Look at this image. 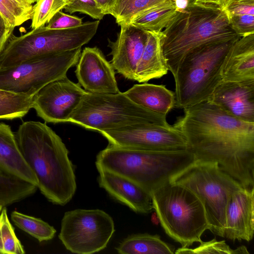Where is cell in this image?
I'll use <instances>...</instances> for the list:
<instances>
[{
	"label": "cell",
	"instance_id": "7c38bea8",
	"mask_svg": "<svg viewBox=\"0 0 254 254\" xmlns=\"http://www.w3.org/2000/svg\"><path fill=\"white\" fill-rule=\"evenodd\" d=\"M114 145L146 150L188 149L183 133L172 126L145 125L100 132Z\"/></svg>",
	"mask_w": 254,
	"mask_h": 254
},
{
	"label": "cell",
	"instance_id": "9c48e42d",
	"mask_svg": "<svg viewBox=\"0 0 254 254\" xmlns=\"http://www.w3.org/2000/svg\"><path fill=\"white\" fill-rule=\"evenodd\" d=\"M100 21H87L64 29L43 26L16 36L12 33L0 55V67L50 54L72 50L88 43L96 34Z\"/></svg>",
	"mask_w": 254,
	"mask_h": 254
},
{
	"label": "cell",
	"instance_id": "4316f807",
	"mask_svg": "<svg viewBox=\"0 0 254 254\" xmlns=\"http://www.w3.org/2000/svg\"><path fill=\"white\" fill-rule=\"evenodd\" d=\"M174 0H117L110 14L119 25L129 24L137 15Z\"/></svg>",
	"mask_w": 254,
	"mask_h": 254
},
{
	"label": "cell",
	"instance_id": "52a82bcc",
	"mask_svg": "<svg viewBox=\"0 0 254 254\" xmlns=\"http://www.w3.org/2000/svg\"><path fill=\"white\" fill-rule=\"evenodd\" d=\"M69 122L100 132L145 125L170 126L166 116L136 104L120 91L114 94L86 92Z\"/></svg>",
	"mask_w": 254,
	"mask_h": 254
},
{
	"label": "cell",
	"instance_id": "2e32d148",
	"mask_svg": "<svg viewBox=\"0 0 254 254\" xmlns=\"http://www.w3.org/2000/svg\"><path fill=\"white\" fill-rule=\"evenodd\" d=\"M254 234V187L235 191L225 209L224 237L233 241H251Z\"/></svg>",
	"mask_w": 254,
	"mask_h": 254
},
{
	"label": "cell",
	"instance_id": "60d3db41",
	"mask_svg": "<svg viewBox=\"0 0 254 254\" xmlns=\"http://www.w3.org/2000/svg\"><path fill=\"white\" fill-rule=\"evenodd\" d=\"M3 207L4 206H3L0 203V213Z\"/></svg>",
	"mask_w": 254,
	"mask_h": 254
},
{
	"label": "cell",
	"instance_id": "d590c367",
	"mask_svg": "<svg viewBox=\"0 0 254 254\" xmlns=\"http://www.w3.org/2000/svg\"><path fill=\"white\" fill-rule=\"evenodd\" d=\"M223 9L228 17L236 15H254V0H229Z\"/></svg>",
	"mask_w": 254,
	"mask_h": 254
},
{
	"label": "cell",
	"instance_id": "f1b7e54d",
	"mask_svg": "<svg viewBox=\"0 0 254 254\" xmlns=\"http://www.w3.org/2000/svg\"><path fill=\"white\" fill-rule=\"evenodd\" d=\"M11 219L17 227L36 239L40 242L52 239L56 230L46 222L40 218L13 211Z\"/></svg>",
	"mask_w": 254,
	"mask_h": 254
},
{
	"label": "cell",
	"instance_id": "5bb4252c",
	"mask_svg": "<svg viewBox=\"0 0 254 254\" xmlns=\"http://www.w3.org/2000/svg\"><path fill=\"white\" fill-rule=\"evenodd\" d=\"M78 84L87 92L114 94L120 92L115 69L97 47H86L76 64Z\"/></svg>",
	"mask_w": 254,
	"mask_h": 254
},
{
	"label": "cell",
	"instance_id": "836d02e7",
	"mask_svg": "<svg viewBox=\"0 0 254 254\" xmlns=\"http://www.w3.org/2000/svg\"><path fill=\"white\" fill-rule=\"evenodd\" d=\"M228 18L232 29L240 37L254 34V15H236Z\"/></svg>",
	"mask_w": 254,
	"mask_h": 254
},
{
	"label": "cell",
	"instance_id": "e0dca14e",
	"mask_svg": "<svg viewBox=\"0 0 254 254\" xmlns=\"http://www.w3.org/2000/svg\"><path fill=\"white\" fill-rule=\"evenodd\" d=\"M207 100L237 119L254 123V81H222Z\"/></svg>",
	"mask_w": 254,
	"mask_h": 254
},
{
	"label": "cell",
	"instance_id": "d6a6232c",
	"mask_svg": "<svg viewBox=\"0 0 254 254\" xmlns=\"http://www.w3.org/2000/svg\"><path fill=\"white\" fill-rule=\"evenodd\" d=\"M64 9L70 14L79 12L98 20L105 15L95 0H69Z\"/></svg>",
	"mask_w": 254,
	"mask_h": 254
},
{
	"label": "cell",
	"instance_id": "d6986e66",
	"mask_svg": "<svg viewBox=\"0 0 254 254\" xmlns=\"http://www.w3.org/2000/svg\"><path fill=\"white\" fill-rule=\"evenodd\" d=\"M222 81H254V34L235 41L225 59L221 70Z\"/></svg>",
	"mask_w": 254,
	"mask_h": 254
},
{
	"label": "cell",
	"instance_id": "d4e9b609",
	"mask_svg": "<svg viewBox=\"0 0 254 254\" xmlns=\"http://www.w3.org/2000/svg\"><path fill=\"white\" fill-rule=\"evenodd\" d=\"M37 187L0 169V203L5 206L33 194Z\"/></svg>",
	"mask_w": 254,
	"mask_h": 254
},
{
	"label": "cell",
	"instance_id": "30bf717a",
	"mask_svg": "<svg viewBox=\"0 0 254 254\" xmlns=\"http://www.w3.org/2000/svg\"><path fill=\"white\" fill-rule=\"evenodd\" d=\"M81 53L79 48L0 67V89L35 95L48 83L66 76L69 68L77 63Z\"/></svg>",
	"mask_w": 254,
	"mask_h": 254
},
{
	"label": "cell",
	"instance_id": "f35d334b",
	"mask_svg": "<svg viewBox=\"0 0 254 254\" xmlns=\"http://www.w3.org/2000/svg\"><path fill=\"white\" fill-rule=\"evenodd\" d=\"M197 2L211 4L224 8L229 0H193Z\"/></svg>",
	"mask_w": 254,
	"mask_h": 254
},
{
	"label": "cell",
	"instance_id": "ab89813d",
	"mask_svg": "<svg viewBox=\"0 0 254 254\" xmlns=\"http://www.w3.org/2000/svg\"><path fill=\"white\" fill-rule=\"evenodd\" d=\"M178 11L185 9L190 1V0H174Z\"/></svg>",
	"mask_w": 254,
	"mask_h": 254
},
{
	"label": "cell",
	"instance_id": "5b68a950",
	"mask_svg": "<svg viewBox=\"0 0 254 254\" xmlns=\"http://www.w3.org/2000/svg\"><path fill=\"white\" fill-rule=\"evenodd\" d=\"M153 210L165 233L189 248L200 243L209 229L204 205L199 197L183 185L169 182L151 193Z\"/></svg>",
	"mask_w": 254,
	"mask_h": 254
},
{
	"label": "cell",
	"instance_id": "7402d4cb",
	"mask_svg": "<svg viewBox=\"0 0 254 254\" xmlns=\"http://www.w3.org/2000/svg\"><path fill=\"white\" fill-rule=\"evenodd\" d=\"M148 32V40L138 64L135 81L145 82L167 74L162 51L160 33Z\"/></svg>",
	"mask_w": 254,
	"mask_h": 254
},
{
	"label": "cell",
	"instance_id": "603a6c76",
	"mask_svg": "<svg viewBox=\"0 0 254 254\" xmlns=\"http://www.w3.org/2000/svg\"><path fill=\"white\" fill-rule=\"evenodd\" d=\"M120 254H173L175 247L157 234L140 233L128 236L116 247Z\"/></svg>",
	"mask_w": 254,
	"mask_h": 254
},
{
	"label": "cell",
	"instance_id": "9a60e30c",
	"mask_svg": "<svg viewBox=\"0 0 254 254\" xmlns=\"http://www.w3.org/2000/svg\"><path fill=\"white\" fill-rule=\"evenodd\" d=\"M120 26L116 41L108 40V46L111 50V63L119 74L135 80L136 68L147 42L148 32L131 24Z\"/></svg>",
	"mask_w": 254,
	"mask_h": 254
},
{
	"label": "cell",
	"instance_id": "8992f818",
	"mask_svg": "<svg viewBox=\"0 0 254 254\" xmlns=\"http://www.w3.org/2000/svg\"><path fill=\"white\" fill-rule=\"evenodd\" d=\"M237 40L205 43L187 54L174 76L175 107L184 109L208 99L222 81L225 59Z\"/></svg>",
	"mask_w": 254,
	"mask_h": 254
},
{
	"label": "cell",
	"instance_id": "7a4b0ae2",
	"mask_svg": "<svg viewBox=\"0 0 254 254\" xmlns=\"http://www.w3.org/2000/svg\"><path fill=\"white\" fill-rule=\"evenodd\" d=\"M19 150L50 202L64 205L76 190L74 166L61 138L46 123L26 121L15 132Z\"/></svg>",
	"mask_w": 254,
	"mask_h": 254
},
{
	"label": "cell",
	"instance_id": "8d00e7d4",
	"mask_svg": "<svg viewBox=\"0 0 254 254\" xmlns=\"http://www.w3.org/2000/svg\"><path fill=\"white\" fill-rule=\"evenodd\" d=\"M14 28L8 27L0 16V55L3 51Z\"/></svg>",
	"mask_w": 254,
	"mask_h": 254
},
{
	"label": "cell",
	"instance_id": "cb8c5ba5",
	"mask_svg": "<svg viewBox=\"0 0 254 254\" xmlns=\"http://www.w3.org/2000/svg\"><path fill=\"white\" fill-rule=\"evenodd\" d=\"M178 12L174 1L171 0L137 15L129 24L147 32L160 33L170 24Z\"/></svg>",
	"mask_w": 254,
	"mask_h": 254
},
{
	"label": "cell",
	"instance_id": "ac0fdd59",
	"mask_svg": "<svg viewBox=\"0 0 254 254\" xmlns=\"http://www.w3.org/2000/svg\"><path fill=\"white\" fill-rule=\"evenodd\" d=\"M96 168L99 186L113 198L136 213L148 214L152 211L150 193L123 176L101 167Z\"/></svg>",
	"mask_w": 254,
	"mask_h": 254
},
{
	"label": "cell",
	"instance_id": "8fae6325",
	"mask_svg": "<svg viewBox=\"0 0 254 254\" xmlns=\"http://www.w3.org/2000/svg\"><path fill=\"white\" fill-rule=\"evenodd\" d=\"M115 230L113 218L105 211L76 209L65 212L59 238L70 252L91 254L104 249Z\"/></svg>",
	"mask_w": 254,
	"mask_h": 254
},
{
	"label": "cell",
	"instance_id": "f546056e",
	"mask_svg": "<svg viewBox=\"0 0 254 254\" xmlns=\"http://www.w3.org/2000/svg\"><path fill=\"white\" fill-rule=\"evenodd\" d=\"M23 246L10 222L6 207L0 213V254H23Z\"/></svg>",
	"mask_w": 254,
	"mask_h": 254
},
{
	"label": "cell",
	"instance_id": "ffe728a7",
	"mask_svg": "<svg viewBox=\"0 0 254 254\" xmlns=\"http://www.w3.org/2000/svg\"><path fill=\"white\" fill-rule=\"evenodd\" d=\"M0 169L37 187V178L19 150L11 127L0 123Z\"/></svg>",
	"mask_w": 254,
	"mask_h": 254
},
{
	"label": "cell",
	"instance_id": "3957f363",
	"mask_svg": "<svg viewBox=\"0 0 254 254\" xmlns=\"http://www.w3.org/2000/svg\"><path fill=\"white\" fill-rule=\"evenodd\" d=\"M160 34L164 60L173 76L188 53L205 43L237 40L224 9L193 0L177 14Z\"/></svg>",
	"mask_w": 254,
	"mask_h": 254
},
{
	"label": "cell",
	"instance_id": "4fadbf2b",
	"mask_svg": "<svg viewBox=\"0 0 254 254\" xmlns=\"http://www.w3.org/2000/svg\"><path fill=\"white\" fill-rule=\"evenodd\" d=\"M86 92L65 76L41 89L34 96L32 108L46 123L69 122Z\"/></svg>",
	"mask_w": 254,
	"mask_h": 254
},
{
	"label": "cell",
	"instance_id": "83f0119b",
	"mask_svg": "<svg viewBox=\"0 0 254 254\" xmlns=\"http://www.w3.org/2000/svg\"><path fill=\"white\" fill-rule=\"evenodd\" d=\"M33 7L29 0H0V16L8 27L14 28L31 19Z\"/></svg>",
	"mask_w": 254,
	"mask_h": 254
},
{
	"label": "cell",
	"instance_id": "6da1fadb",
	"mask_svg": "<svg viewBox=\"0 0 254 254\" xmlns=\"http://www.w3.org/2000/svg\"><path fill=\"white\" fill-rule=\"evenodd\" d=\"M173 126L186 138L195 160L216 162L243 187H254V123L204 101L184 109Z\"/></svg>",
	"mask_w": 254,
	"mask_h": 254
},
{
	"label": "cell",
	"instance_id": "4dcf8cb0",
	"mask_svg": "<svg viewBox=\"0 0 254 254\" xmlns=\"http://www.w3.org/2000/svg\"><path fill=\"white\" fill-rule=\"evenodd\" d=\"M34 5L31 27L45 26L58 12L69 2V0H38Z\"/></svg>",
	"mask_w": 254,
	"mask_h": 254
},
{
	"label": "cell",
	"instance_id": "e575fe53",
	"mask_svg": "<svg viewBox=\"0 0 254 254\" xmlns=\"http://www.w3.org/2000/svg\"><path fill=\"white\" fill-rule=\"evenodd\" d=\"M82 19L70 15L61 11L58 12L47 23V27L54 29H64L81 25Z\"/></svg>",
	"mask_w": 254,
	"mask_h": 254
},
{
	"label": "cell",
	"instance_id": "1f68e13d",
	"mask_svg": "<svg viewBox=\"0 0 254 254\" xmlns=\"http://www.w3.org/2000/svg\"><path fill=\"white\" fill-rule=\"evenodd\" d=\"M175 254H250L245 246H241L236 249H231L224 240L217 241L215 238L207 241H201L200 245L194 249L180 248Z\"/></svg>",
	"mask_w": 254,
	"mask_h": 254
},
{
	"label": "cell",
	"instance_id": "ba28073f",
	"mask_svg": "<svg viewBox=\"0 0 254 254\" xmlns=\"http://www.w3.org/2000/svg\"><path fill=\"white\" fill-rule=\"evenodd\" d=\"M170 182L193 192L202 201L213 234L224 237L225 209L229 197L243 187L216 162L195 160Z\"/></svg>",
	"mask_w": 254,
	"mask_h": 254
},
{
	"label": "cell",
	"instance_id": "277c9868",
	"mask_svg": "<svg viewBox=\"0 0 254 254\" xmlns=\"http://www.w3.org/2000/svg\"><path fill=\"white\" fill-rule=\"evenodd\" d=\"M194 161L189 149L146 150L109 143L97 155L95 164L130 180L151 194Z\"/></svg>",
	"mask_w": 254,
	"mask_h": 254
},
{
	"label": "cell",
	"instance_id": "44dd1931",
	"mask_svg": "<svg viewBox=\"0 0 254 254\" xmlns=\"http://www.w3.org/2000/svg\"><path fill=\"white\" fill-rule=\"evenodd\" d=\"M124 93L136 104L161 115L166 116L175 107V93L163 85L136 84Z\"/></svg>",
	"mask_w": 254,
	"mask_h": 254
},
{
	"label": "cell",
	"instance_id": "b9f144b4",
	"mask_svg": "<svg viewBox=\"0 0 254 254\" xmlns=\"http://www.w3.org/2000/svg\"><path fill=\"white\" fill-rule=\"evenodd\" d=\"M30 0L32 3H34L35 2H36L38 0Z\"/></svg>",
	"mask_w": 254,
	"mask_h": 254
},
{
	"label": "cell",
	"instance_id": "484cf974",
	"mask_svg": "<svg viewBox=\"0 0 254 254\" xmlns=\"http://www.w3.org/2000/svg\"><path fill=\"white\" fill-rule=\"evenodd\" d=\"M34 96L0 89V120L23 118L32 108Z\"/></svg>",
	"mask_w": 254,
	"mask_h": 254
},
{
	"label": "cell",
	"instance_id": "74e56055",
	"mask_svg": "<svg viewBox=\"0 0 254 254\" xmlns=\"http://www.w3.org/2000/svg\"><path fill=\"white\" fill-rule=\"evenodd\" d=\"M105 15L111 13L117 0H95Z\"/></svg>",
	"mask_w": 254,
	"mask_h": 254
}]
</instances>
